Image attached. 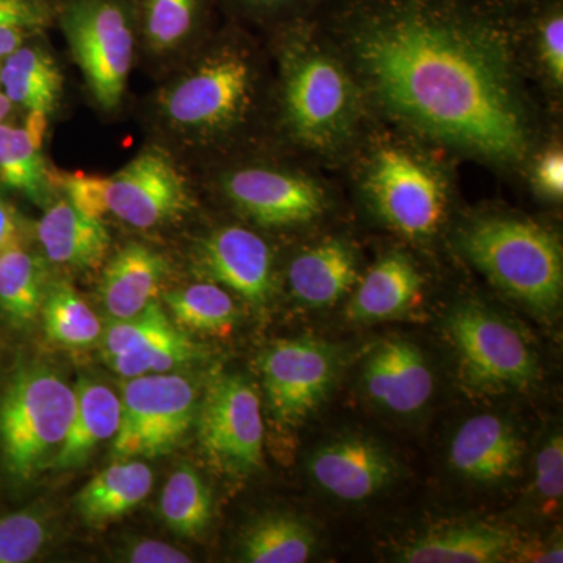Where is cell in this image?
Masks as SVG:
<instances>
[{"label": "cell", "instance_id": "obj_21", "mask_svg": "<svg viewBox=\"0 0 563 563\" xmlns=\"http://www.w3.org/2000/svg\"><path fill=\"white\" fill-rule=\"evenodd\" d=\"M357 284V258L350 244L325 240L306 250L288 268L296 301L312 309L333 306Z\"/></svg>", "mask_w": 563, "mask_h": 563}, {"label": "cell", "instance_id": "obj_1", "mask_svg": "<svg viewBox=\"0 0 563 563\" xmlns=\"http://www.w3.org/2000/svg\"><path fill=\"white\" fill-rule=\"evenodd\" d=\"M351 54L374 98L417 131L490 161L525 157L528 120L495 33L424 11H388L355 27Z\"/></svg>", "mask_w": 563, "mask_h": 563}, {"label": "cell", "instance_id": "obj_35", "mask_svg": "<svg viewBox=\"0 0 563 563\" xmlns=\"http://www.w3.org/2000/svg\"><path fill=\"white\" fill-rule=\"evenodd\" d=\"M49 24V11L38 0H0V60Z\"/></svg>", "mask_w": 563, "mask_h": 563}, {"label": "cell", "instance_id": "obj_23", "mask_svg": "<svg viewBox=\"0 0 563 563\" xmlns=\"http://www.w3.org/2000/svg\"><path fill=\"white\" fill-rule=\"evenodd\" d=\"M49 117L29 113L22 128L0 122V187L35 203L49 198L52 173L43 157Z\"/></svg>", "mask_w": 563, "mask_h": 563}, {"label": "cell", "instance_id": "obj_20", "mask_svg": "<svg viewBox=\"0 0 563 563\" xmlns=\"http://www.w3.org/2000/svg\"><path fill=\"white\" fill-rule=\"evenodd\" d=\"M514 550L507 529L485 523H463L432 529L399 553L406 563H495Z\"/></svg>", "mask_w": 563, "mask_h": 563}, {"label": "cell", "instance_id": "obj_26", "mask_svg": "<svg viewBox=\"0 0 563 563\" xmlns=\"http://www.w3.org/2000/svg\"><path fill=\"white\" fill-rule=\"evenodd\" d=\"M154 476L140 461L114 462L77 495V509L88 525L110 523L131 512L150 496Z\"/></svg>", "mask_w": 563, "mask_h": 563}, {"label": "cell", "instance_id": "obj_27", "mask_svg": "<svg viewBox=\"0 0 563 563\" xmlns=\"http://www.w3.org/2000/svg\"><path fill=\"white\" fill-rule=\"evenodd\" d=\"M46 288L43 266L32 252L18 243L0 252V313L14 328H29L36 321Z\"/></svg>", "mask_w": 563, "mask_h": 563}, {"label": "cell", "instance_id": "obj_16", "mask_svg": "<svg viewBox=\"0 0 563 563\" xmlns=\"http://www.w3.org/2000/svg\"><path fill=\"white\" fill-rule=\"evenodd\" d=\"M373 401L399 415L418 412L431 399L433 376L422 352L407 340L380 343L363 366Z\"/></svg>", "mask_w": 563, "mask_h": 563}, {"label": "cell", "instance_id": "obj_29", "mask_svg": "<svg viewBox=\"0 0 563 563\" xmlns=\"http://www.w3.org/2000/svg\"><path fill=\"white\" fill-rule=\"evenodd\" d=\"M47 339L68 350H85L101 339V321L66 282L47 285L43 307Z\"/></svg>", "mask_w": 563, "mask_h": 563}, {"label": "cell", "instance_id": "obj_10", "mask_svg": "<svg viewBox=\"0 0 563 563\" xmlns=\"http://www.w3.org/2000/svg\"><path fill=\"white\" fill-rule=\"evenodd\" d=\"M366 195L374 211L409 239L439 231L446 211V188L439 173L401 147H383L366 174Z\"/></svg>", "mask_w": 563, "mask_h": 563}, {"label": "cell", "instance_id": "obj_9", "mask_svg": "<svg viewBox=\"0 0 563 563\" xmlns=\"http://www.w3.org/2000/svg\"><path fill=\"white\" fill-rule=\"evenodd\" d=\"M198 439L207 462L231 476H246L263 462L261 398L246 379L222 374L210 380L198 412Z\"/></svg>", "mask_w": 563, "mask_h": 563}, {"label": "cell", "instance_id": "obj_4", "mask_svg": "<svg viewBox=\"0 0 563 563\" xmlns=\"http://www.w3.org/2000/svg\"><path fill=\"white\" fill-rule=\"evenodd\" d=\"M285 117L292 135L313 150L340 146L358 118V90L347 70L317 47L292 52L285 70Z\"/></svg>", "mask_w": 563, "mask_h": 563}, {"label": "cell", "instance_id": "obj_30", "mask_svg": "<svg viewBox=\"0 0 563 563\" xmlns=\"http://www.w3.org/2000/svg\"><path fill=\"white\" fill-rule=\"evenodd\" d=\"M211 510L210 490L202 477L191 466H179L163 487V521L181 537H196L209 526Z\"/></svg>", "mask_w": 563, "mask_h": 563}, {"label": "cell", "instance_id": "obj_44", "mask_svg": "<svg viewBox=\"0 0 563 563\" xmlns=\"http://www.w3.org/2000/svg\"><path fill=\"white\" fill-rule=\"evenodd\" d=\"M255 3H262V5H277V3L285 2V0H252Z\"/></svg>", "mask_w": 563, "mask_h": 563}, {"label": "cell", "instance_id": "obj_40", "mask_svg": "<svg viewBox=\"0 0 563 563\" xmlns=\"http://www.w3.org/2000/svg\"><path fill=\"white\" fill-rule=\"evenodd\" d=\"M125 561L133 563H188L190 555L158 540H139L129 548Z\"/></svg>", "mask_w": 563, "mask_h": 563}, {"label": "cell", "instance_id": "obj_12", "mask_svg": "<svg viewBox=\"0 0 563 563\" xmlns=\"http://www.w3.org/2000/svg\"><path fill=\"white\" fill-rule=\"evenodd\" d=\"M332 347L312 339L280 340L261 355L263 388L274 421L296 426L320 406L335 379Z\"/></svg>", "mask_w": 563, "mask_h": 563}, {"label": "cell", "instance_id": "obj_11", "mask_svg": "<svg viewBox=\"0 0 563 563\" xmlns=\"http://www.w3.org/2000/svg\"><path fill=\"white\" fill-rule=\"evenodd\" d=\"M187 180L166 152H140L121 172L107 177L106 214L136 229H154L177 220L190 209Z\"/></svg>", "mask_w": 563, "mask_h": 563}, {"label": "cell", "instance_id": "obj_37", "mask_svg": "<svg viewBox=\"0 0 563 563\" xmlns=\"http://www.w3.org/2000/svg\"><path fill=\"white\" fill-rule=\"evenodd\" d=\"M107 177L85 173H52V185L65 191L66 199L81 213L102 220Z\"/></svg>", "mask_w": 563, "mask_h": 563}, {"label": "cell", "instance_id": "obj_5", "mask_svg": "<svg viewBox=\"0 0 563 563\" xmlns=\"http://www.w3.org/2000/svg\"><path fill=\"white\" fill-rule=\"evenodd\" d=\"M62 31L95 101L120 107L135 51L133 18L124 0H63Z\"/></svg>", "mask_w": 563, "mask_h": 563}, {"label": "cell", "instance_id": "obj_3", "mask_svg": "<svg viewBox=\"0 0 563 563\" xmlns=\"http://www.w3.org/2000/svg\"><path fill=\"white\" fill-rule=\"evenodd\" d=\"M76 412V390L46 366L14 374L0 399V450L11 476L32 479L51 463Z\"/></svg>", "mask_w": 563, "mask_h": 563}, {"label": "cell", "instance_id": "obj_25", "mask_svg": "<svg viewBox=\"0 0 563 563\" xmlns=\"http://www.w3.org/2000/svg\"><path fill=\"white\" fill-rule=\"evenodd\" d=\"M0 90L11 106L49 117L57 109L63 76L49 52L25 43L0 60Z\"/></svg>", "mask_w": 563, "mask_h": 563}, {"label": "cell", "instance_id": "obj_15", "mask_svg": "<svg viewBox=\"0 0 563 563\" xmlns=\"http://www.w3.org/2000/svg\"><path fill=\"white\" fill-rule=\"evenodd\" d=\"M391 455L373 440L351 437L325 444L312 455L310 474L322 490L344 501H363L395 477Z\"/></svg>", "mask_w": 563, "mask_h": 563}, {"label": "cell", "instance_id": "obj_34", "mask_svg": "<svg viewBox=\"0 0 563 563\" xmlns=\"http://www.w3.org/2000/svg\"><path fill=\"white\" fill-rule=\"evenodd\" d=\"M41 515L24 510L0 520V563H24L38 555L47 542Z\"/></svg>", "mask_w": 563, "mask_h": 563}, {"label": "cell", "instance_id": "obj_32", "mask_svg": "<svg viewBox=\"0 0 563 563\" xmlns=\"http://www.w3.org/2000/svg\"><path fill=\"white\" fill-rule=\"evenodd\" d=\"M192 357L195 346L191 340L172 325L168 331L147 340L135 350L111 357L107 362L114 373L125 379H132L144 374L172 372L177 366L190 362Z\"/></svg>", "mask_w": 563, "mask_h": 563}, {"label": "cell", "instance_id": "obj_36", "mask_svg": "<svg viewBox=\"0 0 563 563\" xmlns=\"http://www.w3.org/2000/svg\"><path fill=\"white\" fill-rule=\"evenodd\" d=\"M172 325L161 303L154 301L135 317L114 320L113 324L103 332V357L109 361L111 357L135 350L147 340L168 331Z\"/></svg>", "mask_w": 563, "mask_h": 563}, {"label": "cell", "instance_id": "obj_43", "mask_svg": "<svg viewBox=\"0 0 563 563\" xmlns=\"http://www.w3.org/2000/svg\"><path fill=\"white\" fill-rule=\"evenodd\" d=\"M11 111V103L9 99L5 98L2 90H0V122H5L7 118H9Z\"/></svg>", "mask_w": 563, "mask_h": 563}, {"label": "cell", "instance_id": "obj_28", "mask_svg": "<svg viewBox=\"0 0 563 563\" xmlns=\"http://www.w3.org/2000/svg\"><path fill=\"white\" fill-rule=\"evenodd\" d=\"M309 526L287 514L266 515L247 529L242 558L250 563H302L313 553Z\"/></svg>", "mask_w": 563, "mask_h": 563}, {"label": "cell", "instance_id": "obj_22", "mask_svg": "<svg viewBox=\"0 0 563 563\" xmlns=\"http://www.w3.org/2000/svg\"><path fill=\"white\" fill-rule=\"evenodd\" d=\"M422 284L417 265L402 252H390L358 284L347 303V318L374 322L398 317L420 298Z\"/></svg>", "mask_w": 563, "mask_h": 563}, {"label": "cell", "instance_id": "obj_17", "mask_svg": "<svg viewBox=\"0 0 563 563\" xmlns=\"http://www.w3.org/2000/svg\"><path fill=\"white\" fill-rule=\"evenodd\" d=\"M523 444L512 426L496 415H477L459 429L451 443L455 472L477 483H498L517 470Z\"/></svg>", "mask_w": 563, "mask_h": 563}, {"label": "cell", "instance_id": "obj_13", "mask_svg": "<svg viewBox=\"0 0 563 563\" xmlns=\"http://www.w3.org/2000/svg\"><path fill=\"white\" fill-rule=\"evenodd\" d=\"M225 195L244 214L262 225L303 224L324 209V195L314 181L274 169L247 168L222 180Z\"/></svg>", "mask_w": 563, "mask_h": 563}, {"label": "cell", "instance_id": "obj_2", "mask_svg": "<svg viewBox=\"0 0 563 563\" xmlns=\"http://www.w3.org/2000/svg\"><path fill=\"white\" fill-rule=\"evenodd\" d=\"M461 250L493 285L539 312L561 306L562 247L537 222L481 218L461 232Z\"/></svg>", "mask_w": 563, "mask_h": 563}, {"label": "cell", "instance_id": "obj_41", "mask_svg": "<svg viewBox=\"0 0 563 563\" xmlns=\"http://www.w3.org/2000/svg\"><path fill=\"white\" fill-rule=\"evenodd\" d=\"M537 188L550 198H562L563 195V155L561 151L547 152L533 172Z\"/></svg>", "mask_w": 563, "mask_h": 563}, {"label": "cell", "instance_id": "obj_6", "mask_svg": "<svg viewBox=\"0 0 563 563\" xmlns=\"http://www.w3.org/2000/svg\"><path fill=\"white\" fill-rule=\"evenodd\" d=\"M250 62L235 52H221L185 70L161 92L158 107L177 132L217 135L236 124L252 98Z\"/></svg>", "mask_w": 563, "mask_h": 563}, {"label": "cell", "instance_id": "obj_42", "mask_svg": "<svg viewBox=\"0 0 563 563\" xmlns=\"http://www.w3.org/2000/svg\"><path fill=\"white\" fill-rule=\"evenodd\" d=\"M18 243V222L13 210L0 199V252Z\"/></svg>", "mask_w": 563, "mask_h": 563}, {"label": "cell", "instance_id": "obj_33", "mask_svg": "<svg viewBox=\"0 0 563 563\" xmlns=\"http://www.w3.org/2000/svg\"><path fill=\"white\" fill-rule=\"evenodd\" d=\"M201 0H143L144 38L152 52L180 47L198 21Z\"/></svg>", "mask_w": 563, "mask_h": 563}, {"label": "cell", "instance_id": "obj_39", "mask_svg": "<svg viewBox=\"0 0 563 563\" xmlns=\"http://www.w3.org/2000/svg\"><path fill=\"white\" fill-rule=\"evenodd\" d=\"M539 54L548 76L554 85L563 84V18L553 14L547 20L539 33Z\"/></svg>", "mask_w": 563, "mask_h": 563}, {"label": "cell", "instance_id": "obj_31", "mask_svg": "<svg viewBox=\"0 0 563 563\" xmlns=\"http://www.w3.org/2000/svg\"><path fill=\"white\" fill-rule=\"evenodd\" d=\"M165 302L174 320L190 331L220 335L235 324V303L218 284H195L169 291Z\"/></svg>", "mask_w": 563, "mask_h": 563}, {"label": "cell", "instance_id": "obj_19", "mask_svg": "<svg viewBox=\"0 0 563 563\" xmlns=\"http://www.w3.org/2000/svg\"><path fill=\"white\" fill-rule=\"evenodd\" d=\"M168 265L162 254L131 243L122 247L103 272L101 296L113 320H128L143 312L161 292Z\"/></svg>", "mask_w": 563, "mask_h": 563}, {"label": "cell", "instance_id": "obj_38", "mask_svg": "<svg viewBox=\"0 0 563 563\" xmlns=\"http://www.w3.org/2000/svg\"><path fill=\"white\" fill-rule=\"evenodd\" d=\"M536 490L544 506H558L563 493V442L554 435L537 455Z\"/></svg>", "mask_w": 563, "mask_h": 563}, {"label": "cell", "instance_id": "obj_14", "mask_svg": "<svg viewBox=\"0 0 563 563\" xmlns=\"http://www.w3.org/2000/svg\"><path fill=\"white\" fill-rule=\"evenodd\" d=\"M198 263L217 284L263 306L273 292V255L257 233L229 225L214 231L198 247Z\"/></svg>", "mask_w": 563, "mask_h": 563}, {"label": "cell", "instance_id": "obj_8", "mask_svg": "<svg viewBox=\"0 0 563 563\" xmlns=\"http://www.w3.org/2000/svg\"><path fill=\"white\" fill-rule=\"evenodd\" d=\"M446 332L457 352L463 383L476 390L525 388L537 379V358L510 322L476 303L451 312Z\"/></svg>", "mask_w": 563, "mask_h": 563}, {"label": "cell", "instance_id": "obj_24", "mask_svg": "<svg viewBox=\"0 0 563 563\" xmlns=\"http://www.w3.org/2000/svg\"><path fill=\"white\" fill-rule=\"evenodd\" d=\"M120 418L121 398L117 393L96 380H81L76 390V412L51 468L84 465L99 444L113 439Z\"/></svg>", "mask_w": 563, "mask_h": 563}, {"label": "cell", "instance_id": "obj_7", "mask_svg": "<svg viewBox=\"0 0 563 563\" xmlns=\"http://www.w3.org/2000/svg\"><path fill=\"white\" fill-rule=\"evenodd\" d=\"M196 390L179 374H144L122 388L120 428L113 455L158 457L176 450L196 420Z\"/></svg>", "mask_w": 563, "mask_h": 563}, {"label": "cell", "instance_id": "obj_18", "mask_svg": "<svg viewBox=\"0 0 563 563\" xmlns=\"http://www.w3.org/2000/svg\"><path fill=\"white\" fill-rule=\"evenodd\" d=\"M36 232L44 254L57 265L96 269L109 254L110 235L106 224L81 213L68 199H62L46 210Z\"/></svg>", "mask_w": 563, "mask_h": 563}]
</instances>
